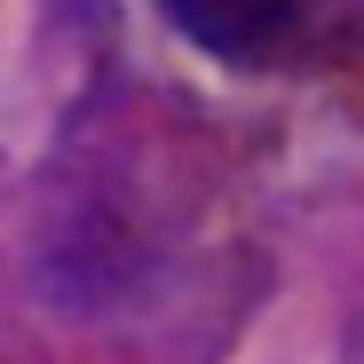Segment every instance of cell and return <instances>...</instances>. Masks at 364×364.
Here are the masks:
<instances>
[{
    "mask_svg": "<svg viewBox=\"0 0 364 364\" xmlns=\"http://www.w3.org/2000/svg\"><path fill=\"white\" fill-rule=\"evenodd\" d=\"M159 9L174 16L182 40H198L214 55H254L285 24V0H159Z\"/></svg>",
    "mask_w": 364,
    "mask_h": 364,
    "instance_id": "6da1fadb",
    "label": "cell"
}]
</instances>
